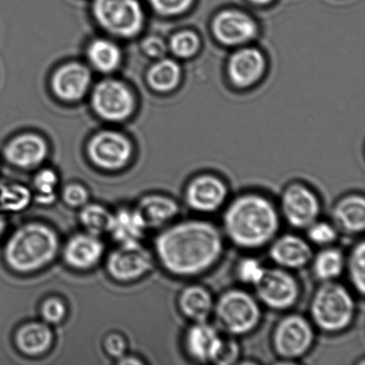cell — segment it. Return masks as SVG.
Masks as SVG:
<instances>
[{"mask_svg":"<svg viewBox=\"0 0 365 365\" xmlns=\"http://www.w3.org/2000/svg\"><path fill=\"white\" fill-rule=\"evenodd\" d=\"M155 255L164 269L177 277H200L220 262L225 236L212 222L200 218L167 225L157 236Z\"/></svg>","mask_w":365,"mask_h":365,"instance_id":"cell-1","label":"cell"},{"mask_svg":"<svg viewBox=\"0 0 365 365\" xmlns=\"http://www.w3.org/2000/svg\"><path fill=\"white\" fill-rule=\"evenodd\" d=\"M280 227L278 207L261 193H242L225 206L222 232L237 248L262 249L277 237Z\"/></svg>","mask_w":365,"mask_h":365,"instance_id":"cell-2","label":"cell"},{"mask_svg":"<svg viewBox=\"0 0 365 365\" xmlns=\"http://www.w3.org/2000/svg\"><path fill=\"white\" fill-rule=\"evenodd\" d=\"M59 250L60 240L55 229L42 222H28L9 236L4 259L16 273L32 274L49 266Z\"/></svg>","mask_w":365,"mask_h":365,"instance_id":"cell-3","label":"cell"},{"mask_svg":"<svg viewBox=\"0 0 365 365\" xmlns=\"http://www.w3.org/2000/svg\"><path fill=\"white\" fill-rule=\"evenodd\" d=\"M355 296L337 281L321 282L309 305V319L318 330L329 334H341L355 322Z\"/></svg>","mask_w":365,"mask_h":365,"instance_id":"cell-4","label":"cell"},{"mask_svg":"<svg viewBox=\"0 0 365 365\" xmlns=\"http://www.w3.org/2000/svg\"><path fill=\"white\" fill-rule=\"evenodd\" d=\"M212 317L222 334L239 338L252 334L262 320V306L246 289H227L215 300Z\"/></svg>","mask_w":365,"mask_h":365,"instance_id":"cell-5","label":"cell"},{"mask_svg":"<svg viewBox=\"0 0 365 365\" xmlns=\"http://www.w3.org/2000/svg\"><path fill=\"white\" fill-rule=\"evenodd\" d=\"M272 346L282 363H295L313 349L316 327L303 314L292 313L282 317L272 332Z\"/></svg>","mask_w":365,"mask_h":365,"instance_id":"cell-6","label":"cell"},{"mask_svg":"<svg viewBox=\"0 0 365 365\" xmlns=\"http://www.w3.org/2000/svg\"><path fill=\"white\" fill-rule=\"evenodd\" d=\"M93 13L98 24L117 37L133 38L144 26V11L138 0H94Z\"/></svg>","mask_w":365,"mask_h":365,"instance_id":"cell-7","label":"cell"},{"mask_svg":"<svg viewBox=\"0 0 365 365\" xmlns=\"http://www.w3.org/2000/svg\"><path fill=\"white\" fill-rule=\"evenodd\" d=\"M253 288L261 306L274 311L292 309L302 296V286L292 272L275 266L267 267Z\"/></svg>","mask_w":365,"mask_h":365,"instance_id":"cell-8","label":"cell"},{"mask_svg":"<svg viewBox=\"0 0 365 365\" xmlns=\"http://www.w3.org/2000/svg\"><path fill=\"white\" fill-rule=\"evenodd\" d=\"M279 212L289 227L306 230L319 220L322 203L319 196L309 185L295 182L286 186L279 203Z\"/></svg>","mask_w":365,"mask_h":365,"instance_id":"cell-9","label":"cell"},{"mask_svg":"<svg viewBox=\"0 0 365 365\" xmlns=\"http://www.w3.org/2000/svg\"><path fill=\"white\" fill-rule=\"evenodd\" d=\"M155 257L141 242L119 245L106 259V270L114 280L130 282L139 280L152 271Z\"/></svg>","mask_w":365,"mask_h":365,"instance_id":"cell-10","label":"cell"},{"mask_svg":"<svg viewBox=\"0 0 365 365\" xmlns=\"http://www.w3.org/2000/svg\"><path fill=\"white\" fill-rule=\"evenodd\" d=\"M229 188L227 182L214 174H200L186 185L184 200L193 212L210 215L227 205Z\"/></svg>","mask_w":365,"mask_h":365,"instance_id":"cell-11","label":"cell"},{"mask_svg":"<svg viewBox=\"0 0 365 365\" xmlns=\"http://www.w3.org/2000/svg\"><path fill=\"white\" fill-rule=\"evenodd\" d=\"M92 106L103 119L110 121L126 120L133 112L135 99L126 85L116 80H106L96 86Z\"/></svg>","mask_w":365,"mask_h":365,"instance_id":"cell-12","label":"cell"},{"mask_svg":"<svg viewBox=\"0 0 365 365\" xmlns=\"http://www.w3.org/2000/svg\"><path fill=\"white\" fill-rule=\"evenodd\" d=\"M88 153L93 164L105 170H118L131 158L132 146L125 135L114 131H103L89 142Z\"/></svg>","mask_w":365,"mask_h":365,"instance_id":"cell-13","label":"cell"},{"mask_svg":"<svg viewBox=\"0 0 365 365\" xmlns=\"http://www.w3.org/2000/svg\"><path fill=\"white\" fill-rule=\"evenodd\" d=\"M212 31L222 44L234 46L252 41L259 32V27L249 14L239 10L225 9L215 16Z\"/></svg>","mask_w":365,"mask_h":365,"instance_id":"cell-14","label":"cell"},{"mask_svg":"<svg viewBox=\"0 0 365 365\" xmlns=\"http://www.w3.org/2000/svg\"><path fill=\"white\" fill-rule=\"evenodd\" d=\"M268 255L275 267L292 272L309 266L314 252L312 245L302 236L284 234L270 242Z\"/></svg>","mask_w":365,"mask_h":365,"instance_id":"cell-15","label":"cell"},{"mask_svg":"<svg viewBox=\"0 0 365 365\" xmlns=\"http://www.w3.org/2000/svg\"><path fill=\"white\" fill-rule=\"evenodd\" d=\"M105 245L100 236L81 232L68 240L63 250L64 262L76 270H89L103 259Z\"/></svg>","mask_w":365,"mask_h":365,"instance_id":"cell-16","label":"cell"},{"mask_svg":"<svg viewBox=\"0 0 365 365\" xmlns=\"http://www.w3.org/2000/svg\"><path fill=\"white\" fill-rule=\"evenodd\" d=\"M266 67V58L259 49L243 48L229 58L227 74L236 87L248 88L260 80Z\"/></svg>","mask_w":365,"mask_h":365,"instance_id":"cell-17","label":"cell"},{"mask_svg":"<svg viewBox=\"0 0 365 365\" xmlns=\"http://www.w3.org/2000/svg\"><path fill=\"white\" fill-rule=\"evenodd\" d=\"M331 223L339 234L357 236L365 229V199L361 193L341 197L332 207Z\"/></svg>","mask_w":365,"mask_h":365,"instance_id":"cell-18","label":"cell"},{"mask_svg":"<svg viewBox=\"0 0 365 365\" xmlns=\"http://www.w3.org/2000/svg\"><path fill=\"white\" fill-rule=\"evenodd\" d=\"M91 84V71L78 63H67L60 67L52 78L53 91L60 99L68 102L83 98Z\"/></svg>","mask_w":365,"mask_h":365,"instance_id":"cell-19","label":"cell"},{"mask_svg":"<svg viewBox=\"0 0 365 365\" xmlns=\"http://www.w3.org/2000/svg\"><path fill=\"white\" fill-rule=\"evenodd\" d=\"M44 139L35 134H24L14 138L5 149L6 159L20 169H32L41 165L48 156Z\"/></svg>","mask_w":365,"mask_h":365,"instance_id":"cell-20","label":"cell"},{"mask_svg":"<svg viewBox=\"0 0 365 365\" xmlns=\"http://www.w3.org/2000/svg\"><path fill=\"white\" fill-rule=\"evenodd\" d=\"M220 331L209 321L192 323L185 331L182 348L193 363L209 364Z\"/></svg>","mask_w":365,"mask_h":365,"instance_id":"cell-21","label":"cell"},{"mask_svg":"<svg viewBox=\"0 0 365 365\" xmlns=\"http://www.w3.org/2000/svg\"><path fill=\"white\" fill-rule=\"evenodd\" d=\"M137 207L148 229L160 228L173 223L180 212L178 200L163 193H150L139 200Z\"/></svg>","mask_w":365,"mask_h":365,"instance_id":"cell-22","label":"cell"},{"mask_svg":"<svg viewBox=\"0 0 365 365\" xmlns=\"http://www.w3.org/2000/svg\"><path fill=\"white\" fill-rule=\"evenodd\" d=\"M215 300L212 293L202 284H190L182 289L178 307L182 316L191 323L207 322L212 317Z\"/></svg>","mask_w":365,"mask_h":365,"instance_id":"cell-23","label":"cell"},{"mask_svg":"<svg viewBox=\"0 0 365 365\" xmlns=\"http://www.w3.org/2000/svg\"><path fill=\"white\" fill-rule=\"evenodd\" d=\"M55 335L50 325L43 321H31L21 325L14 334V343L24 355L41 356L51 349Z\"/></svg>","mask_w":365,"mask_h":365,"instance_id":"cell-24","label":"cell"},{"mask_svg":"<svg viewBox=\"0 0 365 365\" xmlns=\"http://www.w3.org/2000/svg\"><path fill=\"white\" fill-rule=\"evenodd\" d=\"M149 230L137 207H121L113 213L109 234L118 245L141 242Z\"/></svg>","mask_w":365,"mask_h":365,"instance_id":"cell-25","label":"cell"},{"mask_svg":"<svg viewBox=\"0 0 365 365\" xmlns=\"http://www.w3.org/2000/svg\"><path fill=\"white\" fill-rule=\"evenodd\" d=\"M346 256L334 245L314 254L310 264L314 278L320 282L338 281L345 272Z\"/></svg>","mask_w":365,"mask_h":365,"instance_id":"cell-26","label":"cell"},{"mask_svg":"<svg viewBox=\"0 0 365 365\" xmlns=\"http://www.w3.org/2000/svg\"><path fill=\"white\" fill-rule=\"evenodd\" d=\"M88 56L92 66L102 73L115 71L123 59L119 46L103 38L96 39L89 45Z\"/></svg>","mask_w":365,"mask_h":365,"instance_id":"cell-27","label":"cell"},{"mask_svg":"<svg viewBox=\"0 0 365 365\" xmlns=\"http://www.w3.org/2000/svg\"><path fill=\"white\" fill-rule=\"evenodd\" d=\"M181 74V68L176 61L163 57L150 69L148 80L156 91L169 92L180 84Z\"/></svg>","mask_w":365,"mask_h":365,"instance_id":"cell-28","label":"cell"},{"mask_svg":"<svg viewBox=\"0 0 365 365\" xmlns=\"http://www.w3.org/2000/svg\"><path fill=\"white\" fill-rule=\"evenodd\" d=\"M34 195L26 185L18 182L0 184V211L16 213L31 205Z\"/></svg>","mask_w":365,"mask_h":365,"instance_id":"cell-29","label":"cell"},{"mask_svg":"<svg viewBox=\"0 0 365 365\" xmlns=\"http://www.w3.org/2000/svg\"><path fill=\"white\" fill-rule=\"evenodd\" d=\"M113 212L98 203H87L81 207L80 221L86 232L96 235L108 232Z\"/></svg>","mask_w":365,"mask_h":365,"instance_id":"cell-30","label":"cell"},{"mask_svg":"<svg viewBox=\"0 0 365 365\" xmlns=\"http://www.w3.org/2000/svg\"><path fill=\"white\" fill-rule=\"evenodd\" d=\"M345 271L354 292L364 296L365 291V243H356L346 259Z\"/></svg>","mask_w":365,"mask_h":365,"instance_id":"cell-31","label":"cell"},{"mask_svg":"<svg viewBox=\"0 0 365 365\" xmlns=\"http://www.w3.org/2000/svg\"><path fill=\"white\" fill-rule=\"evenodd\" d=\"M58 185L59 178L55 170L48 168L39 170L34 178V199L41 205H52L58 197Z\"/></svg>","mask_w":365,"mask_h":365,"instance_id":"cell-32","label":"cell"},{"mask_svg":"<svg viewBox=\"0 0 365 365\" xmlns=\"http://www.w3.org/2000/svg\"><path fill=\"white\" fill-rule=\"evenodd\" d=\"M238 338L220 332L213 351L211 353L210 363L217 365H232L238 364L241 359L242 349Z\"/></svg>","mask_w":365,"mask_h":365,"instance_id":"cell-33","label":"cell"},{"mask_svg":"<svg viewBox=\"0 0 365 365\" xmlns=\"http://www.w3.org/2000/svg\"><path fill=\"white\" fill-rule=\"evenodd\" d=\"M307 240L311 245L320 248L332 246L339 238V232L331 222L317 220L306 229Z\"/></svg>","mask_w":365,"mask_h":365,"instance_id":"cell-34","label":"cell"},{"mask_svg":"<svg viewBox=\"0 0 365 365\" xmlns=\"http://www.w3.org/2000/svg\"><path fill=\"white\" fill-rule=\"evenodd\" d=\"M200 46L199 36L192 31H182L171 37L169 48L178 58H190Z\"/></svg>","mask_w":365,"mask_h":365,"instance_id":"cell-35","label":"cell"},{"mask_svg":"<svg viewBox=\"0 0 365 365\" xmlns=\"http://www.w3.org/2000/svg\"><path fill=\"white\" fill-rule=\"evenodd\" d=\"M266 268L257 257H245L236 264V277L241 284L254 287L262 278Z\"/></svg>","mask_w":365,"mask_h":365,"instance_id":"cell-36","label":"cell"},{"mask_svg":"<svg viewBox=\"0 0 365 365\" xmlns=\"http://www.w3.org/2000/svg\"><path fill=\"white\" fill-rule=\"evenodd\" d=\"M67 312L66 303L58 297H49L39 307L42 321L49 325L62 323L66 318Z\"/></svg>","mask_w":365,"mask_h":365,"instance_id":"cell-37","label":"cell"},{"mask_svg":"<svg viewBox=\"0 0 365 365\" xmlns=\"http://www.w3.org/2000/svg\"><path fill=\"white\" fill-rule=\"evenodd\" d=\"M195 0H149L157 14L164 16H176L186 12Z\"/></svg>","mask_w":365,"mask_h":365,"instance_id":"cell-38","label":"cell"},{"mask_svg":"<svg viewBox=\"0 0 365 365\" xmlns=\"http://www.w3.org/2000/svg\"><path fill=\"white\" fill-rule=\"evenodd\" d=\"M62 198L68 206L81 209L88 203L89 192L84 185L81 184H70L63 188Z\"/></svg>","mask_w":365,"mask_h":365,"instance_id":"cell-39","label":"cell"},{"mask_svg":"<svg viewBox=\"0 0 365 365\" xmlns=\"http://www.w3.org/2000/svg\"><path fill=\"white\" fill-rule=\"evenodd\" d=\"M103 349L110 357L118 360L126 355L128 343L124 336L112 332L103 339Z\"/></svg>","mask_w":365,"mask_h":365,"instance_id":"cell-40","label":"cell"},{"mask_svg":"<svg viewBox=\"0 0 365 365\" xmlns=\"http://www.w3.org/2000/svg\"><path fill=\"white\" fill-rule=\"evenodd\" d=\"M143 49L146 55L153 57V58H163L167 53L166 43L159 37H149L143 42Z\"/></svg>","mask_w":365,"mask_h":365,"instance_id":"cell-41","label":"cell"},{"mask_svg":"<svg viewBox=\"0 0 365 365\" xmlns=\"http://www.w3.org/2000/svg\"><path fill=\"white\" fill-rule=\"evenodd\" d=\"M118 364H123V365H125V364H142L143 361L138 359L137 356L125 355L124 356L121 357V359H118Z\"/></svg>","mask_w":365,"mask_h":365,"instance_id":"cell-42","label":"cell"},{"mask_svg":"<svg viewBox=\"0 0 365 365\" xmlns=\"http://www.w3.org/2000/svg\"><path fill=\"white\" fill-rule=\"evenodd\" d=\"M6 229V220L5 215L0 211V236H1L4 232H5Z\"/></svg>","mask_w":365,"mask_h":365,"instance_id":"cell-43","label":"cell"},{"mask_svg":"<svg viewBox=\"0 0 365 365\" xmlns=\"http://www.w3.org/2000/svg\"><path fill=\"white\" fill-rule=\"evenodd\" d=\"M250 1L257 4V5H267V4L271 3L273 0H250Z\"/></svg>","mask_w":365,"mask_h":365,"instance_id":"cell-44","label":"cell"}]
</instances>
